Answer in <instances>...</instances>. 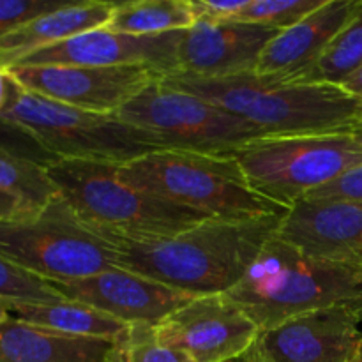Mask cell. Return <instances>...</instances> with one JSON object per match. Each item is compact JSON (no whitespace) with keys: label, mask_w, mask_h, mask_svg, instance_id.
<instances>
[{"label":"cell","mask_w":362,"mask_h":362,"mask_svg":"<svg viewBox=\"0 0 362 362\" xmlns=\"http://www.w3.org/2000/svg\"><path fill=\"white\" fill-rule=\"evenodd\" d=\"M226 296L260 332L324 310H345L362 322V264L308 257L272 235Z\"/></svg>","instance_id":"obj_3"},{"label":"cell","mask_w":362,"mask_h":362,"mask_svg":"<svg viewBox=\"0 0 362 362\" xmlns=\"http://www.w3.org/2000/svg\"><path fill=\"white\" fill-rule=\"evenodd\" d=\"M112 341L78 338L27 322H0V362H106Z\"/></svg>","instance_id":"obj_19"},{"label":"cell","mask_w":362,"mask_h":362,"mask_svg":"<svg viewBox=\"0 0 362 362\" xmlns=\"http://www.w3.org/2000/svg\"><path fill=\"white\" fill-rule=\"evenodd\" d=\"M346 362H362V345L359 346V350H357V352L354 354V356L350 357V359Z\"/></svg>","instance_id":"obj_37"},{"label":"cell","mask_w":362,"mask_h":362,"mask_svg":"<svg viewBox=\"0 0 362 362\" xmlns=\"http://www.w3.org/2000/svg\"><path fill=\"white\" fill-rule=\"evenodd\" d=\"M0 297L20 303H60L62 293L55 285L0 257Z\"/></svg>","instance_id":"obj_26"},{"label":"cell","mask_w":362,"mask_h":362,"mask_svg":"<svg viewBox=\"0 0 362 362\" xmlns=\"http://www.w3.org/2000/svg\"><path fill=\"white\" fill-rule=\"evenodd\" d=\"M67 0H0V35L28 20L62 7Z\"/></svg>","instance_id":"obj_28"},{"label":"cell","mask_w":362,"mask_h":362,"mask_svg":"<svg viewBox=\"0 0 362 362\" xmlns=\"http://www.w3.org/2000/svg\"><path fill=\"white\" fill-rule=\"evenodd\" d=\"M124 182L161 200L216 219H253L286 209L260 197L233 156L156 151L119 166Z\"/></svg>","instance_id":"obj_4"},{"label":"cell","mask_w":362,"mask_h":362,"mask_svg":"<svg viewBox=\"0 0 362 362\" xmlns=\"http://www.w3.org/2000/svg\"><path fill=\"white\" fill-rule=\"evenodd\" d=\"M324 4L325 0H250L235 20L286 30Z\"/></svg>","instance_id":"obj_25"},{"label":"cell","mask_w":362,"mask_h":362,"mask_svg":"<svg viewBox=\"0 0 362 362\" xmlns=\"http://www.w3.org/2000/svg\"><path fill=\"white\" fill-rule=\"evenodd\" d=\"M0 151L30 159L42 166H48L57 161V158H53L28 131L6 119H0Z\"/></svg>","instance_id":"obj_27"},{"label":"cell","mask_w":362,"mask_h":362,"mask_svg":"<svg viewBox=\"0 0 362 362\" xmlns=\"http://www.w3.org/2000/svg\"><path fill=\"white\" fill-rule=\"evenodd\" d=\"M59 194L95 232L124 239H159L209 219L148 194L119 177V165L57 159L46 166Z\"/></svg>","instance_id":"obj_5"},{"label":"cell","mask_w":362,"mask_h":362,"mask_svg":"<svg viewBox=\"0 0 362 362\" xmlns=\"http://www.w3.org/2000/svg\"><path fill=\"white\" fill-rule=\"evenodd\" d=\"M232 362H267L264 359V356H262V352L258 350L257 343H255L253 346H251L250 350H247L246 354H243V356L239 357V359L232 361Z\"/></svg>","instance_id":"obj_34"},{"label":"cell","mask_w":362,"mask_h":362,"mask_svg":"<svg viewBox=\"0 0 362 362\" xmlns=\"http://www.w3.org/2000/svg\"><path fill=\"white\" fill-rule=\"evenodd\" d=\"M182 30L161 35H127L95 28L32 53L14 66H147L165 76L177 74Z\"/></svg>","instance_id":"obj_12"},{"label":"cell","mask_w":362,"mask_h":362,"mask_svg":"<svg viewBox=\"0 0 362 362\" xmlns=\"http://www.w3.org/2000/svg\"><path fill=\"white\" fill-rule=\"evenodd\" d=\"M341 87H345L346 90L352 92L354 95H357V98L362 99V67L357 71V73H354L349 80L343 81Z\"/></svg>","instance_id":"obj_33"},{"label":"cell","mask_w":362,"mask_h":362,"mask_svg":"<svg viewBox=\"0 0 362 362\" xmlns=\"http://www.w3.org/2000/svg\"><path fill=\"white\" fill-rule=\"evenodd\" d=\"M274 235L308 257L362 264V204L303 198L286 209Z\"/></svg>","instance_id":"obj_15"},{"label":"cell","mask_w":362,"mask_h":362,"mask_svg":"<svg viewBox=\"0 0 362 362\" xmlns=\"http://www.w3.org/2000/svg\"><path fill=\"white\" fill-rule=\"evenodd\" d=\"M281 30L247 21H197L182 30L177 74L228 78L257 71L265 46Z\"/></svg>","instance_id":"obj_13"},{"label":"cell","mask_w":362,"mask_h":362,"mask_svg":"<svg viewBox=\"0 0 362 362\" xmlns=\"http://www.w3.org/2000/svg\"><path fill=\"white\" fill-rule=\"evenodd\" d=\"M11 318V300L0 297V322H6Z\"/></svg>","instance_id":"obj_35"},{"label":"cell","mask_w":362,"mask_h":362,"mask_svg":"<svg viewBox=\"0 0 362 362\" xmlns=\"http://www.w3.org/2000/svg\"><path fill=\"white\" fill-rule=\"evenodd\" d=\"M250 186L283 209L343 173L362 166V141L352 133L267 136L233 154Z\"/></svg>","instance_id":"obj_8"},{"label":"cell","mask_w":362,"mask_h":362,"mask_svg":"<svg viewBox=\"0 0 362 362\" xmlns=\"http://www.w3.org/2000/svg\"><path fill=\"white\" fill-rule=\"evenodd\" d=\"M0 119L23 127L57 159L122 166L151 152L168 148L161 138L122 122L115 115L85 112L52 101L27 90L18 81L13 99Z\"/></svg>","instance_id":"obj_7"},{"label":"cell","mask_w":362,"mask_h":362,"mask_svg":"<svg viewBox=\"0 0 362 362\" xmlns=\"http://www.w3.org/2000/svg\"><path fill=\"white\" fill-rule=\"evenodd\" d=\"M11 317L48 331L108 341H113L129 325L88 304L69 299L49 304L11 300Z\"/></svg>","instance_id":"obj_20"},{"label":"cell","mask_w":362,"mask_h":362,"mask_svg":"<svg viewBox=\"0 0 362 362\" xmlns=\"http://www.w3.org/2000/svg\"><path fill=\"white\" fill-rule=\"evenodd\" d=\"M247 120L269 136L350 133L362 119V99L341 85L250 73L228 78L165 76Z\"/></svg>","instance_id":"obj_2"},{"label":"cell","mask_w":362,"mask_h":362,"mask_svg":"<svg viewBox=\"0 0 362 362\" xmlns=\"http://www.w3.org/2000/svg\"><path fill=\"white\" fill-rule=\"evenodd\" d=\"M357 0H325L293 27L281 30L262 53L255 73L262 76L306 80L339 28L352 14Z\"/></svg>","instance_id":"obj_17"},{"label":"cell","mask_w":362,"mask_h":362,"mask_svg":"<svg viewBox=\"0 0 362 362\" xmlns=\"http://www.w3.org/2000/svg\"><path fill=\"white\" fill-rule=\"evenodd\" d=\"M0 257L49 283L90 278L115 267V247L60 194L0 223Z\"/></svg>","instance_id":"obj_6"},{"label":"cell","mask_w":362,"mask_h":362,"mask_svg":"<svg viewBox=\"0 0 362 362\" xmlns=\"http://www.w3.org/2000/svg\"><path fill=\"white\" fill-rule=\"evenodd\" d=\"M197 23L189 0H129L113 2L105 28L127 35H161Z\"/></svg>","instance_id":"obj_21"},{"label":"cell","mask_w":362,"mask_h":362,"mask_svg":"<svg viewBox=\"0 0 362 362\" xmlns=\"http://www.w3.org/2000/svg\"><path fill=\"white\" fill-rule=\"evenodd\" d=\"M230 362H232V361H230Z\"/></svg>","instance_id":"obj_38"},{"label":"cell","mask_w":362,"mask_h":362,"mask_svg":"<svg viewBox=\"0 0 362 362\" xmlns=\"http://www.w3.org/2000/svg\"><path fill=\"white\" fill-rule=\"evenodd\" d=\"M161 345L194 362L239 359L260 336L258 325L226 293L197 296L154 325Z\"/></svg>","instance_id":"obj_11"},{"label":"cell","mask_w":362,"mask_h":362,"mask_svg":"<svg viewBox=\"0 0 362 362\" xmlns=\"http://www.w3.org/2000/svg\"><path fill=\"white\" fill-rule=\"evenodd\" d=\"M30 211H34V209L28 207L27 204H23L20 198L13 197V194L0 189V223L21 218V216H25Z\"/></svg>","instance_id":"obj_31"},{"label":"cell","mask_w":362,"mask_h":362,"mask_svg":"<svg viewBox=\"0 0 362 362\" xmlns=\"http://www.w3.org/2000/svg\"><path fill=\"white\" fill-rule=\"evenodd\" d=\"M250 0H189L197 21L235 20Z\"/></svg>","instance_id":"obj_30"},{"label":"cell","mask_w":362,"mask_h":362,"mask_svg":"<svg viewBox=\"0 0 362 362\" xmlns=\"http://www.w3.org/2000/svg\"><path fill=\"white\" fill-rule=\"evenodd\" d=\"M283 214L240 221L209 218L159 239L101 235L115 247V267L193 297L214 296L228 293L244 278L276 233Z\"/></svg>","instance_id":"obj_1"},{"label":"cell","mask_w":362,"mask_h":362,"mask_svg":"<svg viewBox=\"0 0 362 362\" xmlns=\"http://www.w3.org/2000/svg\"><path fill=\"white\" fill-rule=\"evenodd\" d=\"M7 69L21 87L34 94L101 115H117L163 78L147 66H11Z\"/></svg>","instance_id":"obj_10"},{"label":"cell","mask_w":362,"mask_h":362,"mask_svg":"<svg viewBox=\"0 0 362 362\" xmlns=\"http://www.w3.org/2000/svg\"><path fill=\"white\" fill-rule=\"evenodd\" d=\"M117 119L161 138L173 151L233 156L251 141L267 138L247 120L159 80L127 103Z\"/></svg>","instance_id":"obj_9"},{"label":"cell","mask_w":362,"mask_h":362,"mask_svg":"<svg viewBox=\"0 0 362 362\" xmlns=\"http://www.w3.org/2000/svg\"><path fill=\"white\" fill-rule=\"evenodd\" d=\"M306 198H329V200H349L362 204V166L343 173L332 182L315 189Z\"/></svg>","instance_id":"obj_29"},{"label":"cell","mask_w":362,"mask_h":362,"mask_svg":"<svg viewBox=\"0 0 362 362\" xmlns=\"http://www.w3.org/2000/svg\"><path fill=\"white\" fill-rule=\"evenodd\" d=\"M359 324L345 310L313 311L262 331L257 346L267 362H346L362 345Z\"/></svg>","instance_id":"obj_16"},{"label":"cell","mask_w":362,"mask_h":362,"mask_svg":"<svg viewBox=\"0 0 362 362\" xmlns=\"http://www.w3.org/2000/svg\"><path fill=\"white\" fill-rule=\"evenodd\" d=\"M0 189L37 209L59 194L46 166L0 151Z\"/></svg>","instance_id":"obj_23"},{"label":"cell","mask_w":362,"mask_h":362,"mask_svg":"<svg viewBox=\"0 0 362 362\" xmlns=\"http://www.w3.org/2000/svg\"><path fill=\"white\" fill-rule=\"evenodd\" d=\"M113 2H66L0 35V66L11 67L32 53L95 28L106 27Z\"/></svg>","instance_id":"obj_18"},{"label":"cell","mask_w":362,"mask_h":362,"mask_svg":"<svg viewBox=\"0 0 362 362\" xmlns=\"http://www.w3.org/2000/svg\"><path fill=\"white\" fill-rule=\"evenodd\" d=\"M53 285L64 299L88 304L122 324L158 325L163 318L193 299L189 293L120 267H112L90 278Z\"/></svg>","instance_id":"obj_14"},{"label":"cell","mask_w":362,"mask_h":362,"mask_svg":"<svg viewBox=\"0 0 362 362\" xmlns=\"http://www.w3.org/2000/svg\"><path fill=\"white\" fill-rule=\"evenodd\" d=\"M14 87H16V80L13 78L11 71L7 67L0 66V117L7 110L11 99H13Z\"/></svg>","instance_id":"obj_32"},{"label":"cell","mask_w":362,"mask_h":362,"mask_svg":"<svg viewBox=\"0 0 362 362\" xmlns=\"http://www.w3.org/2000/svg\"><path fill=\"white\" fill-rule=\"evenodd\" d=\"M350 133H352L356 138H359V140L362 141V119L356 124V126H354V129L350 131Z\"/></svg>","instance_id":"obj_36"},{"label":"cell","mask_w":362,"mask_h":362,"mask_svg":"<svg viewBox=\"0 0 362 362\" xmlns=\"http://www.w3.org/2000/svg\"><path fill=\"white\" fill-rule=\"evenodd\" d=\"M362 67V0H357L352 14L329 42L306 81H327L343 85Z\"/></svg>","instance_id":"obj_22"},{"label":"cell","mask_w":362,"mask_h":362,"mask_svg":"<svg viewBox=\"0 0 362 362\" xmlns=\"http://www.w3.org/2000/svg\"><path fill=\"white\" fill-rule=\"evenodd\" d=\"M106 362H194L187 354L161 345L154 325L129 324L112 341Z\"/></svg>","instance_id":"obj_24"}]
</instances>
